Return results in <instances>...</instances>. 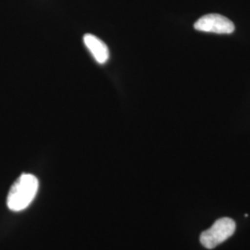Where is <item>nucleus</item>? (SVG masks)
I'll return each mask as SVG.
<instances>
[{"label":"nucleus","instance_id":"obj_1","mask_svg":"<svg viewBox=\"0 0 250 250\" xmlns=\"http://www.w3.org/2000/svg\"><path fill=\"white\" fill-rule=\"evenodd\" d=\"M39 188L38 179L35 175L23 173L9 190L7 204L12 211H21L33 202Z\"/></svg>","mask_w":250,"mask_h":250},{"label":"nucleus","instance_id":"obj_2","mask_svg":"<svg viewBox=\"0 0 250 250\" xmlns=\"http://www.w3.org/2000/svg\"><path fill=\"white\" fill-rule=\"evenodd\" d=\"M235 223L230 218H221L201 233L200 243L208 250H212L230 238L235 232Z\"/></svg>","mask_w":250,"mask_h":250},{"label":"nucleus","instance_id":"obj_3","mask_svg":"<svg viewBox=\"0 0 250 250\" xmlns=\"http://www.w3.org/2000/svg\"><path fill=\"white\" fill-rule=\"evenodd\" d=\"M194 28L200 32L229 35L234 31V24L232 21L223 15L213 13L198 19L194 24Z\"/></svg>","mask_w":250,"mask_h":250},{"label":"nucleus","instance_id":"obj_4","mask_svg":"<svg viewBox=\"0 0 250 250\" xmlns=\"http://www.w3.org/2000/svg\"><path fill=\"white\" fill-rule=\"evenodd\" d=\"M83 43L98 62L100 64L107 62L109 59L108 47L99 37L86 34L83 36Z\"/></svg>","mask_w":250,"mask_h":250}]
</instances>
